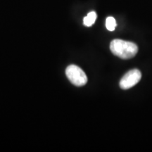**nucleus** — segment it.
Returning <instances> with one entry per match:
<instances>
[{"instance_id": "nucleus-5", "label": "nucleus", "mask_w": 152, "mask_h": 152, "mask_svg": "<svg viewBox=\"0 0 152 152\" xmlns=\"http://www.w3.org/2000/svg\"><path fill=\"white\" fill-rule=\"evenodd\" d=\"M106 27L109 31H113L116 27V22L113 17H108L106 20Z\"/></svg>"}, {"instance_id": "nucleus-1", "label": "nucleus", "mask_w": 152, "mask_h": 152, "mask_svg": "<svg viewBox=\"0 0 152 152\" xmlns=\"http://www.w3.org/2000/svg\"><path fill=\"white\" fill-rule=\"evenodd\" d=\"M110 49L115 56L123 59L132 58L138 52L136 44L122 39H114L110 44Z\"/></svg>"}, {"instance_id": "nucleus-4", "label": "nucleus", "mask_w": 152, "mask_h": 152, "mask_svg": "<svg viewBox=\"0 0 152 152\" xmlns=\"http://www.w3.org/2000/svg\"><path fill=\"white\" fill-rule=\"evenodd\" d=\"M96 19V14L94 11H92L90 12L86 17H85L84 20H83V23L85 26L87 27H90L95 23V20Z\"/></svg>"}, {"instance_id": "nucleus-2", "label": "nucleus", "mask_w": 152, "mask_h": 152, "mask_svg": "<svg viewBox=\"0 0 152 152\" xmlns=\"http://www.w3.org/2000/svg\"><path fill=\"white\" fill-rule=\"evenodd\" d=\"M66 74L71 83L77 87L84 86L87 83V77L85 72L75 65H71L66 68Z\"/></svg>"}, {"instance_id": "nucleus-3", "label": "nucleus", "mask_w": 152, "mask_h": 152, "mask_svg": "<svg viewBox=\"0 0 152 152\" xmlns=\"http://www.w3.org/2000/svg\"><path fill=\"white\" fill-rule=\"evenodd\" d=\"M142 78V73L137 69L128 71L120 81V87L123 90H128L137 84Z\"/></svg>"}]
</instances>
